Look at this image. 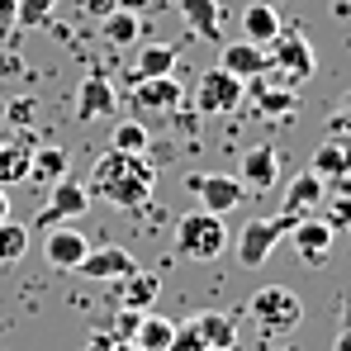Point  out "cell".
Returning a JSON list of instances; mask_svg holds the SVG:
<instances>
[{"instance_id":"4fadbf2b","label":"cell","mask_w":351,"mask_h":351,"mask_svg":"<svg viewBox=\"0 0 351 351\" xmlns=\"http://www.w3.org/2000/svg\"><path fill=\"white\" fill-rule=\"evenodd\" d=\"M76 271H81L86 280H123V276L138 271V261H133L123 247H90V252L81 256Z\"/></svg>"},{"instance_id":"52a82bcc","label":"cell","mask_w":351,"mask_h":351,"mask_svg":"<svg viewBox=\"0 0 351 351\" xmlns=\"http://www.w3.org/2000/svg\"><path fill=\"white\" fill-rule=\"evenodd\" d=\"M86 209H90V190H86L81 180L62 176V180L48 185V199H43V209H38L34 228L43 233V228H53V223H71V219H81Z\"/></svg>"},{"instance_id":"7a4b0ae2","label":"cell","mask_w":351,"mask_h":351,"mask_svg":"<svg viewBox=\"0 0 351 351\" xmlns=\"http://www.w3.org/2000/svg\"><path fill=\"white\" fill-rule=\"evenodd\" d=\"M171 233H176V252L190 256V261H219L228 252V223H223V214H209V209L180 214Z\"/></svg>"},{"instance_id":"2e32d148","label":"cell","mask_w":351,"mask_h":351,"mask_svg":"<svg viewBox=\"0 0 351 351\" xmlns=\"http://www.w3.org/2000/svg\"><path fill=\"white\" fill-rule=\"evenodd\" d=\"M242 190H256V195H266L276 180H280V152L276 147H252V152H242Z\"/></svg>"},{"instance_id":"8d00e7d4","label":"cell","mask_w":351,"mask_h":351,"mask_svg":"<svg viewBox=\"0 0 351 351\" xmlns=\"http://www.w3.org/2000/svg\"><path fill=\"white\" fill-rule=\"evenodd\" d=\"M14 24V0H0V34Z\"/></svg>"},{"instance_id":"8fae6325","label":"cell","mask_w":351,"mask_h":351,"mask_svg":"<svg viewBox=\"0 0 351 351\" xmlns=\"http://www.w3.org/2000/svg\"><path fill=\"white\" fill-rule=\"evenodd\" d=\"M43 261L53 266V271H76L81 266V256L90 252V242L81 228H71V223H53V228H43Z\"/></svg>"},{"instance_id":"ffe728a7","label":"cell","mask_w":351,"mask_h":351,"mask_svg":"<svg viewBox=\"0 0 351 351\" xmlns=\"http://www.w3.org/2000/svg\"><path fill=\"white\" fill-rule=\"evenodd\" d=\"M323 195H328V180L313 171H299L290 180V190H285V214L294 219H304V214H313L318 204H323Z\"/></svg>"},{"instance_id":"d6986e66","label":"cell","mask_w":351,"mask_h":351,"mask_svg":"<svg viewBox=\"0 0 351 351\" xmlns=\"http://www.w3.org/2000/svg\"><path fill=\"white\" fill-rule=\"evenodd\" d=\"M280 29H285V24H280V14H276L271 0H247V5H242V38H252L256 48H266Z\"/></svg>"},{"instance_id":"d590c367","label":"cell","mask_w":351,"mask_h":351,"mask_svg":"<svg viewBox=\"0 0 351 351\" xmlns=\"http://www.w3.org/2000/svg\"><path fill=\"white\" fill-rule=\"evenodd\" d=\"M110 10H119L114 0H86V14H90V19H105Z\"/></svg>"},{"instance_id":"e575fe53","label":"cell","mask_w":351,"mask_h":351,"mask_svg":"<svg viewBox=\"0 0 351 351\" xmlns=\"http://www.w3.org/2000/svg\"><path fill=\"white\" fill-rule=\"evenodd\" d=\"M342 133L351 138V90H347V100H342V114L332 119V138H342Z\"/></svg>"},{"instance_id":"9c48e42d","label":"cell","mask_w":351,"mask_h":351,"mask_svg":"<svg viewBox=\"0 0 351 351\" xmlns=\"http://www.w3.org/2000/svg\"><path fill=\"white\" fill-rule=\"evenodd\" d=\"M185 185H190V195L199 199V209H209V214H233L237 204L247 199V190H242V180L237 176H214V171H195L185 176Z\"/></svg>"},{"instance_id":"5bb4252c","label":"cell","mask_w":351,"mask_h":351,"mask_svg":"<svg viewBox=\"0 0 351 351\" xmlns=\"http://www.w3.org/2000/svg\"><path fill=\"white\" fill-rule=\"evenodd\" d=\"M290 237H294V252H299L308 266H323V261L332 256V237L337 233H332L323 219H308V214H304V219L290 228Z\"/></svg>"},{"instance_id":"9a60e30c","label":"cell","mask_w":351,"mask_h":351,"mask_svg":"<svg viewBox=\"0 0 351 351\" xmlns=\"http://www.w3.org/2000/svg\"><path fill=\"white\" fill-rule=\"evenodd\" d=\"M308 171L323 176V180H332L337 190L351 180V143L342 138H328V143H318L313 147V157H308Z\"/></svg>"},{"instance_id":"f1b7e54d","label":"cell","mask_w":351,"mask_h":351,"mask_svg":"<svg viewBox=\"0 0 351 351\" xmlns=\"http://www.w3.org/2000/svg\"><path fill=\"white\" fill-rule=\"evenodd\" d=\"M24 252H29V228L14 223V219H0V266L19 261Z\"/></svg>"},{"instance_id":"f546056e","label":"cell","mask_w":351,"mask_h":351,"mask_svg":"<svg viewBox=\"0 0 351 351\" xmlns=\"http://www.w3.org/2000/svg\"><path fill=\"white\" fill-rule=\"evenodd\" d=\"M323 223L332 233H347L351 228V185H342L337 195H323Z\"/></svg>"},{"instance_id":"7c38bea8","label":"cell","mask_w":351,"mask_h":351,"mask_svg":"<svg viewBox=\"0 0 351 351\" xmlns=\"http://www.w3.org/2000/svg\"><path fill=\"white\" fill-rule=\"evenodd\" d=\"M119 105L114 95V81L105 76V71H90L86 81H81V90H76V119L81 123H95V119H110Z\"/></svg>"},{"instance_id":"277c9868","label":"cell","mask_w":351,"mask_h":351,"mask_svg":"<svg viewBox=\"0 0 351 351\" xmlns=\"http://www.w3.org/2000/svg\"><path fill=\"white\" fill-rule=\"evenodd\" d=\"M247 313H252V323L256 328H266L271 337H280V332H290L299 328V318H304V299L285 285H266V290H256L247 299Z\"/></svg>"},{"instance_id":"60d3db41","label":"cell","mask_w":351,"mask_h":351,"mask_svg":"<svg viewBox=\"0 0 351 351\" xmlns=\"http://www.w3.org/2000/svg\"><path fill=\"white\" fill-rule=\"evenodd\" d=\"M0 219H10V195H5V185H0Z\"/></svg>"},{"instance_id":"1f68e13d","label":"cell","mask_w":351,"mask_h":351,"mask_svg":"<svg viewBox=\"0 0 351 351\" xmlns=\"http://www.w3.org/2000/svg\"><path fill=\"white\" fill-rule=\"evenodd\" d=\"M138 323H143V308H123V304H119V313H114V328H110V337H114V342H133Z\"/></svg>"},{"instance_id":"74e56055","label":"cell","mask_w":351,"mask_h":351,"mask_svg":"<svg viewBox=\"0 0 351 351\" xmlns=\"http://www.w3.org/2000/svg\"><path fill=\"white\" fill-rule=\"evenodd\" d=\"M114 347V337H110V332H95V337H90V351H110Z\"/></svg>"},{"instance_id":"f35d334b","label":"cell","mask_w":351,"mask_h":351,"mask_svg":"<svg viewBox=\"0 0 351 351\" xmlns=\"http://www.w3.org/2000/svg\"><path fill=\"white\" fill-rule=\"evenodd\" d=\"M119 10H128V14H143V10H147V0H114Z\"/></svg>"},{"instance_id":"e0dca14e","label":"cell","mask_w":351,"mask_h":351,"mask_svg":"<svg viewBox=\"0 0 351 351\" xmlns=\"http://www.w3.org/2000/svg\"><path fill=\"white\" fill-rule=\"evenodd\" d=\"M176 5L199 43H223V5L219 0H176Z\"/></svg>"},{"instance_id":"ab89813d","label":"cell","mask_w":351,"mask_h":351,"mask_svg":"<svg viewBox=\"0 0 351 351\" xmlns=\"http://www.w3.org/2000/svg\"><path fill=\"white\" fill-rule=\"evenodd\" d=\"M332 351H351V328L342 332V337H337V342H332Z\"/></svg>"},{"instance_id":"4316f807","label":"cell","mask_w":351,"mask_h":351,"mask_svg":"<svg viewBox=\"0 0 351 351\" xmlns=\"http://www.w3.org/2000/svg\"><path fill=\"white\" fill-rule=\"evenodd\" d=\"M171 337H176V323L157 318V313H143V323H138V332H133V342L143 351H167Z\"/></svg>"},{"instance_id":"ac0fdd59","label":"cell","mask_w":351,"mask_h":351,"mask_svg":"<svg viewBox=\"0 0 351 351\" xmlns=\"http://www.w3.org/2000/svg\"><path fill=\"white\" fill-rule=\"evenodd\" d=\"M252 86V100H256V114L271 119V123H285V119L299 110V95H294V86H285V90H276V86H266L261 76H252L247 81Z\"/></svg>"},{"instance_id":"b9f144b4","label":"cell","mask_w":351,"mask_h":351,"mask_svg":"<svg viewBox=\"0 0 351 351\" xmlns=\"http://www.w3.org/2000/svg\"><path fill=\"white\" fill-rule=\"evenodd\" d=\"M110 351H143V347H138V342H114Z\"/></svg>"},{"instance_id":"484cf974","label":"cell","mask_w":351,"mask_h":351,"mask_svg":"<svg viewBox=\"0 0 351 351\" xmlns=\"http://www.w3.org/2000/svg\"><path fill=\"white\" fill-rule=\"evenodd\" d=\"M100 24H105V43H110V48H128V43H138V38H143V14L110 10Z\"/></svg>"},{"instance_id":"44dd1931","label":"cell","mask_w":351,"mask_h":351,"mask_svg":"<svg viewBox=\"0 0 351 351\" xmlns=\"http://www.w3.org/2000/svg\"><path fill=\"white\" fill-rule=\"evenodd\" d=\"M114 285H119V304H123V308H143V313H147V308L157 304V294H162V276L138 266L133 276H123Z\"/></svg>"},{"instance_id":"d6a6232c","label":"cell","mask_w":351,"mask_h":351,"mask_svg":"<svg viewBox=\"0 0 351 351\" xmlns=\"http://www.w3.org/2000/svg\"><path fill=\"white\" fill-rule=\"evenodd\" d=\"M167 351H209V347H204V342H199V332L185 323V328H176V337H171V347H167Z\"/></svg>"},{"instance_id":"5b68a950","label":"cell","mask_w":351,"mask_h":351,"mask_svg":"<svg viewBox=\"0 0 351 351\" xmlns=\"http://www.w3.org/2000/svg\"><path fill=\"white\" fill-rule=\"evenodd\" d=\"M299 223L294 214H276V219H252L242 233H237V266L242 271H256V266H266V256L276 252V242L280 237H290V228Z\"/></svg>"},{"instance_id":"8992f818","label":"cell","mask_w":351,"mask_h":351,"mask_svg":"<svg viewBox=\"0 0 351 351\" xmlns=\"http://www.w3.org/2000/svg\"><path fill=\"white\" fill-rule=\"evenodd\" d=\"M242 95H247V81H237L233 71L214 66V71H204L199 86H195V110L204 119H228V114H237Z\"/></svg>"},{"instance_id":"603a6c76","label":"cell","mask_w":351,"mask_h":351,"mask_svg":"<svg viewBox=\"0 0 351 351\" xmlns=\"http://www.w3.org/2000/svg\"><path fill=\"white\" fill-rule=\"evenodd\" d=\"M190 328L199 332V342H204L209 351H237V328H233V318H228V313H219V308H214V313H199Z\"/></svg>"},{"instance_id":"30bf717a","label":"cell","mask_w":351,"mask_h":351,"mask_svg":"<svg viewBox=\"0 0 351 351\" xmlns=\"http://www.w3.org/2000/svg\"><path fill=\"white\" fill-rule=\"evenodd\" d=\"M34 147H38L34 128H19V123L0 128V185H5V190H10V185H19V180H29Z\"/></svg>"},{"instance_id":"d4e9b609","label":"cell","mask_w":351,"mask_h":351,"mask_svg":"<svg viewBox=\"0 0 351 351\" xmlns=\"http://www.w3.org/2000/svg\"><path fill=\"white\" fill-rule=\"evenodd\" d=\"M176 53L171 43H147V48H138V62H133V76L128 81H143V76H171L176 71Z\"/></svg>"},{"instance_id":"cb8c5ba5","label":"cell","mask_w":351,"mask_h":351,"mask_svg":"<svg viewBox=\"0 0 351 351\" xmlns=\"http://www.w3.org/2000/svg\"><path fill=\"white\" fill-rule=\"evenodd\" d=\"M62 176H71V157H66V147H34V162H29V180H38V185H53Z\"/></svg>"},{"instance_id":"7402d4cb","label":"cell","mask_w":351,"mask_h":351,"mask_svg":"<svg viewBox=\"0 0 351 351\" xmlns=\"http://www.w3.org/2000/svg\"><path fill=\"white\" fill-rule=\"evenodd\" d=\"M223 71H233L237 81H252L266 71V48H256L252 38H237V43H223Z\"/></svg>"},{"instance_id":"836d02e7","label":"cell","mask_w":351,"mask_h":351,"mask_svg":"<svg viewBox=\"0 0 351 351\" xmlns=\"http://www.w3.org/2000/svg\"><path fill=\"white\" fill-rule=\"evenodd\" d=\"M10 123H19V128H29V119H34V100H10Z\"/></svg>"},{"instance_id":"83f0119b","label":"cell","mask_w":351,"mask_h":351,"mask_svg":"<svg viewBox=\"0 0 351 351\" xmlns=\"http://www.w3.org/2000/svg\"><path fill=\"white\" fill-rule=\"evenodd\" d=\"M147 143H152V133H147L143 119H119V123H114L110 147H119V152H147Z\"/></svg>"},{"instance_id":"3957f363","label":"cell","mask_w":351,"mask_h":351,"mask_svg":"<svg viewBox=\"0 0 351 351\" xmlns=\"http://www.w3.org/2000/svg\"><path fill=\"white\" fill-rule=\"evenodd\" d=\"M266 66H271V71H280V81H285V86L308 81V76L318 71V58H313L308 34H299V29H280V34L266 43Z\"/></svg>"},{"instance_id":"ba28073f","label":"cell","mask_w":351,"mask_h":351,"mask_svg":"<svg viewBox=\"0 0 351 351\" xmlns=\"http://www.w3.org/2000/svg\"><path fill=\"white\" fill-rule=\"evenodd\" d=\"M133 86V114L138 119H176L180 114V81L176 76H143Z\"/></svg>"},{"instance_id":"4dcf8cb0","label":"cell","mask_w":351,"mask_h":351,"mask_svg":"<svg viewBox=\"0 0 351 351\" xmlns=\"http://www.w3.org/2000/svg\"><path fill=\"white\" fill-rule=\"evenodd\" d=\"M53 5H58V0H14V24H24V29H38V24H48Z\"/></svg>"},{"instance_id":"6da1fadb","label":"cell","mask_w":351,"mask_h":351,"mask_svg":"<svg viewBox=\"0 0 351 351\" xmlns=\"http://www.w3.org/2000/svg\"><path fill=\"white\" fill-rule=\"evenodd\" d=\"M90 195H100L114 209H143L157 190V167L147 162V152H119L105 147L90 167Z\"/></svg>"}]
</instances>
